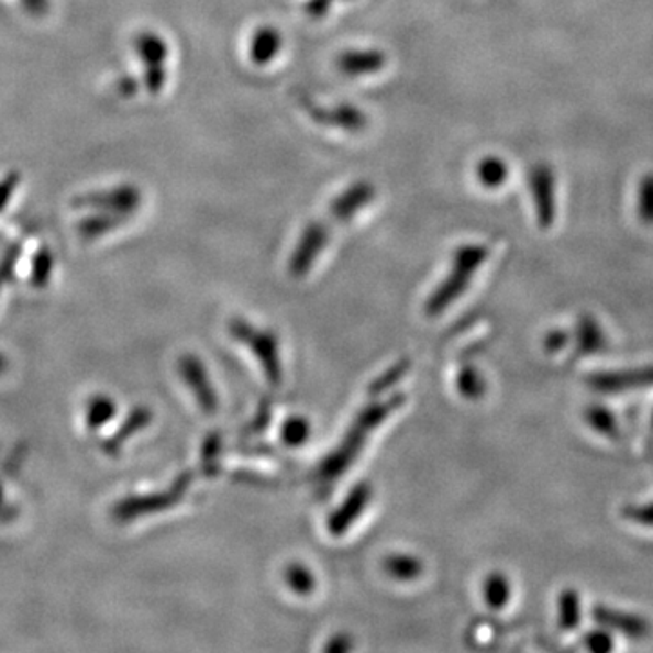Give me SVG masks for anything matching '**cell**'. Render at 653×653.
Instances as JSON below:
<instances>
[{
  "instance_id": "obj_1",
  "label": "cell",
  "mask_w": 653,
  "mask_h": 653,
  "mask_svg": "<svg viewBox=\"0 0 653 653\" xmlns=\"http://www.w3.org/2000/svg\"><path fill=\"white\" fill-rule=\"evenodd\" d=\"M374 198H376V187L368 180L354 181L342 195H337L322 220L318 218L303 229L295 251L290 254V275L295 278L306 276L329 244L332 229L351 222L363 208H367L368 203L373 202Z\"/></svg>"
},
{
  "instance_id": "obj_2",
  "label": "cell",
  "mask_w": 653,
  "mask_h": 653,
  "mask_svg": "<svg viewBox=\"0 0 653 653\" xmlns=\"http://www.w3.org/2000/svg\"><path fill=\"white\" fill-rule=\"evenodd\" d=\"M403 396H396V398L385 401V403L370 405L365 412H362L358 420L354 421L353 429L348 432L347 438L340 443L336 451L332 452L331 456L325 457L322 467H318V482H334L342 472L351 467L354 457L358 456L359 449L363 443L367 441L368 434L392 412L398 409V405L403 403Z\"/></svg>"
},
{
  "instance_id": "obj_3",
  "label": "cell",
  "mask_w": 653,
  "mask_h": 653,
  "mask_svg": "<svg viewBox=\"0 0 653 653\" xmlns=\"http://www.w3.org/2000/svg\"><path fill=\"white\" fill-rule=\"evenodd\" d=\"M488 258V247L482 244L462 245L454 254L452 269L427 300V314L438 317L468 289L476 270Z\"/></svg>"
},
{
  "instance_id": "obj_4",
  "label": "cell",
  "mask_w": 653,
  "mask_h": 653,
  "mask_svg": "<svg viewBox=\"0 0 653 653\" xmlns=\"http://www.w3.org/2000/svg\"><path fill=\"white\" fill-rule=\"evenodd\" d=\"M189 483H191V474L187 472L184 476L178 477L177 483L166 492L131 496V498L122 499L111 508V516L119 523H128V521L142 518V516H151V513L167 510V508L180 501L186 488L189 487Z\"/></svg>"
},
{
  "instance_id": "obj_5",
  "label": "cell",
  "mask_w": 653,
  "mask_h": 653,
  "mask_svg": "<svg viewBox=\"0 0 653 653\" xmlns=\"http://www.w3.org/2000/svg\"><path fill=\"white\" fill-rule=\"evenodd\" d=\"M231 332L239 342L250 345L254 356L259 359L264 367L265 376L273 387L281 384L280 351H278V337L269 331H258L250 323L242 320H234L231 323Z\"/></svg>"
},
{
  "instance_id": "obj_6",
  "label": "cell",
  "mask_w": 653,
  "mask_h": 653,
  "mask_svg": "<svg viewBox=\"0 0 653 653\" xmlns=\"http://www.w3.org/2000/svg\"><path fill=\"white\" fill-rule=\"evenodd\" d=\"M135 52L144 64V86L147 93H162L167 82L166 63L169 57L166 38L155 32H142L135 38Z\"/></svg>"
},
{
  "instance_id": "obj_7",
  "label": "cell",
  "mask_w": 653,
  "mask_h": 653,
  "mask_svg": "<svg viewBox=\"0 0 653 653\" xmlns=\"http://www.w3.org/2000/svg\"><path fill=\"white\" fill-rule=\"evenodd\" d=\"M77 209H91V211H106V213L124 214L131 218L141 209L142 191L133 184H120L109 187L106 191H93L80 195L73 200Z\"/></svg>"
},
{
  "instance_id": "obj_8",
  "label": "cell",
  "mask_w": 653,
  "mask_h": 653,
  "mask_svg": "<svg viewBox=\"0 0 653 653\" xmlns=\"http://www.w3.org/2000/svg\"><path fill=\"white\" fill-rule=\"evenodd\" d=\"M529 187L540 228H552L555 222V214H557L554 169L549 164H535L529 173Z\"/></svg>"
},
{
  "instance_id": "obj_9",
  "label": "cell",
  "mask_w": 653,
  "mask_h": 653,
  "mask_svg": "<svg viewBox=\"0 0 653 653\" xmlns=\"http://www.w3.org/2000/svg\"><path fill=\"white\" fill-rule=\"evenodd\" d=\"M586 381L594 390H599L605 395H619L624 390L653 387V367L624 368V370L590 374Z\"/></svg>"
},
{
  "instance_id": "obj_10",
  "label": "cell",
  "mask_w": 653,
  "mask_h": 653,
  "mask_svg": "<svg viewBox=\"0 0 653 653\" xmlns=\"http://www.w3.org/2000/svg\"><path fill=\"white\" fill-rule=\"evenodd\" d=\"M178 370L187 387L192 390L200 409L208 414H214L218 409V399L203 363L197 356H181Z\"/></svg>"
},
{
  "instance_id": "obj_11",
  "label": "cell",
  "mask_w": 653,
  "mask_h": 653,
  "mask_svg": "<svg viewBox=\"0 0 653 653\" xmlns=\"http://www.w3.org/2000/svg\"><path fill=\"white\" fill-rule=\"evenodd\" d=\"M373 498V488L368 483H359L353 488V492L348 494V498L340 505L336 512L331 513L329 518V532L332 535H342L347 532V529L353 527L354 521L362 516L363 510L367 507L368 501Z\"/></svg>"
},
{
  "instance_id": "obj_12",
  "label": "cell",
  "mask_w": 653,
  "mask_h": 653,
  "mask_svg": "<svg viewBox=\"0 0 653 653\" xmlns=\"http://www.w3.org/2000/svg\"><path fill=\"white\" fill-rule=\"evenodd\" d=\"M307 111L312 120L329 128H340L345 131H362L367 128V114L362 109L353 104H337L332 108H322V106H307Z\"/></svg>"
},
{
  "instance_id": "obj_13",
  "label": "cell",
  "mask_w": 653,
  "mask_h": 653,
  "mask_svg": "<svg viewBox=\"0 0 653 653\" xmlns=\"http://www.w3.org/2000/svg\"><path fill=\"white\" fill-rule=\"evenodd\" d=\"M591 619L602 628H610L616 632L632 639H643L650 633V622L641 616L619 612L616 608L597 607L591 608Z\"/></svg>"
},
{
  "instance_id": "obj_14",
  "label": "cell",
  "mask_w": 653,
  "mask_h": 653,
  "mask_svg": "<svg viewBox=\"0 0 653 653\" xmlns=\"http://www.w3.org/2000/svg\"><path fill=\"white\" fill-rule=\"evenodd\" d=\"M387 66V55L381 49H351L337 55L336 68L345 77L376 75Z\"/></svg>"
},
{
  "instance_id": "obj_15",
  "label": "cell",
  "mask_w": 653,
  "mask_h": 653,
  "mask_svg": "<svg viewBox=\"0 0 653 653\" xmlns=\"http://www.w3.org/2000/svg\"><path fill=\"white\" fill-rule=\"evenodd\" d=\"M151 420H153V412L147 407H136V409L131 410L124 423L120 425L119 431L104 441L106 454L117 456L125 441L130 440L131 435H135L136 432L144 431L145 427L150 425Z\"/></svg>"
},
{
  "instance_id": "obj_16",
  "label": "cell",
  "mask_w": 653,
  "mask_h": 653,
  "mask_svg": "<svg viewBox=\"0 0 653 653\" xmlns=\"http://www.w3.org/2000/svg\"><path fill=\"white\" fill-rule=\"evenodd\" d=\"M281 35L273 26H262L251 38L250 55L256 66H267L281 52Z\"/></svg>"
},
{
  "instance_id": "obj_17",
  "label": "cell",
  "mask_w": 653,
  "mask_h": 653,
  "mask_svg": "<svg viewBox=\"0 0 653 653\" xmlns=\"http://www.w3.org/2000/svg\"><path fill=\"white\" fill-rule=\"evenodd\" d=\"M130 218L124 214L106 213V211H93V214L82 218L78 222V234L84 240H97L104 234L111 233L114 229L124 225Z\"/></svg>"
},
{
  "instance_id": "obj_18",
  "label": "cell",
  "mask_w": 653,
  "mask_h": 653,
  "mask_svg": "<svg viewBox=\"0 0 653 653\" xmlns=\"http://www.w3.org/2000/svg\"><path fill=\"white\" fill-rule=\"evenodd\" d=\"M607 347V337L599 323L591 317H580L576 326V348L580 356L601 353Z\"/></svg>"
},
{
  "instance_id": "obj_19",
  "label": "cell",
  "mask_w": 653,
  "mask_h": 653,
  "mask_svg": "<svg viewBox=\"0 0 653 653\" xmlns=\"http://www.w3.org/2000/svg\"><path fill=\"white\" fill-rule=\"evenodd\" d=\"M508 173H510V169H508L507 162L499 158V156H485L476 166L477 180L487 189L503 186L505 181L510 177Z\"/></svg>"
},
{
  "instance_id": "obj_20",
  "label": "cell",
  "mask_w": 653,
  "mask_h": 653,
  "mask_svg": "<svg viewBox=\"0 0 653 653\" xmlns=\"http://www.w3.org/2000/svg\"><path fill=\"white\" fill-rule=\"evenodd\" d=\"M483 596H485V602H487L488 607L492 608V610H501V608L507 607L510 596H512L510 580L503 574L494 572L485 579Z\"/></svg>"
},
{
  "instance_id": "obj_21",
  "label": "cell",
  "mask_w": 653,
  "mask_h": 653,
  "mask_svg": "<svg viewBox=\"0 0 653 653\" xmlns=\"http://www.w3.org/2000/svg\"><path fill=\"white\" fill-rule=\"evenodd\" d=\"M117 403L109 396H93L89 399L88 407H86V425L91 431H99L102 427L108 425L109 421L117 416Z\"/></svg>"
},
{
  "instance_id": "obj_22",
  "label": "cell",
  "mask_w": 653,
  "mask_h": 653,
  "mask_svg": "<svg viewBox=\"0 0 653 653\" xmlns=\"http://www.w3.org/2000/svg\"><path fill=\"white\" fill-rule=\"evenodd\" d=\"M585 420L590 429L610 438V440H617L619 438V425H617L616 416L612 410H608L602 405H591L585 412Z\"/></svg>"
},
{
  "instance_id": "obj_23",
  "label": "cell",
  "mask_w": 653,
  "mask_h": 653,
  "mask_svg": "<svg viewBox=\"0 0 653 653\" xmlns=\"http://www.w3.org/2000/svg\"><path fill=\"white\" fill-rule=\"evenodd\" d=\"M580 622V599L576 590L561 591L560 596V628L565 632H574Z\"/></svg>"
},
{
  "instance_id": "obj_24",
  "label": "cell",
  "mask_w": 653,
  "mask_h": 653,
  "mask_svg": "<svg viewBox=\"0 0 653 653\" xmlns=\"http://www.w3.org/2000/svg\"><path fill=\"white\" fill-rule=\"evenodd\" d=\"M384 568L390 577L398 580H412L423 572L420 561L412 555H390L384 563Z\"/></svg>"
},
{
  "instance_id": "obj_25",
  "label": "cell",
  "mask_w": 653,
  "mask_h": 653,
  "mask_svg": "<svg viewBox=\"0 0 653 653\" xmlns=\"http://www.w3.org/2000/svg\"><path fill=\"white\" fill-rule=\"evenodd\" d=\"M311 423L303 416H292L281 427V441L287 446H301L309 441Z\"/></svg>"
},
{
  "instance_id": "obj_26",
  "label": "cell",
  "mask_w": 653,
  "mask_h": 653,
  "mask_svg": "<svg viewBox=\"0 0 653 653\" xmlns=\"http://www.w3.org/2000/svg\"><path fill=\"white\" fill-rule=\"evenodd\" d=\"M457 389L463 398L479 399L485 395L487 384L483 379L482 373H477L474 367H465L457 374Z\"/></svg>"
},
{
  "instance_id": "obj_27",
  "label": "cell",
  "mask_w": 653,
  "mask_h": 653,
  "mask_svg": "<svg viewBox=\"0 0 653 653\" xmlns=\"http://www.w3.org/2000/svg\"><path fill=\"white\" fill-rule=\"evenodd\" d=\"M286 580L290 590L300 594V596L311 594L314 586H317V579L312 576V572L307 566L300 565V563L287 566Z\"/></svg>"
},
{
  "instance_id": "obj_28",
  "label": "cell",
  "mask_w": 653,
  "mask_h": 653,
  "mask_svg": "<svg viewBox=\"0 0 653 653\" xmlns=\"http://www.w3.org/2000/svg\"><path fill=\"white\" fill-rule=\"evenodd\" d=\"M638 214L644 225H653V173L644 175L639 181Z\"/></svg>"
},
{
  "instance_id": "obj_29",
  "label": "cell",
  "mask_w": 653,
  "mask_h": 653,
  "mask_svg": "<svg viewBox=\"0 0 653 653\" xmlns=\"http://www.w3.org/2000/svg\"><path fill=\"white\" fill-rule=\"evenodd\" d=\"M53 273V254L47 247H42L38 253L33 256L32 273H30V281L33 287L47 286V281L52 278Z\"/></svg>"
},
{
  "instance_id": "obj_30",
  "label": "cell",
  "mask_w": 653,
  "mask_h": 653,
  "mask_svg": "<svg viewBox=\"0 0 653 653\" xmlns=\"http://www.w3.org/2000/svg\"><path fill=\"white\" fill-rule=\"evenodd\" d=\"M583 643H585L586 649L596 653H607L613 649L612 635L605 632V630H591V632L586 633Z\"/></svg>"
},
{
  "instance_id": "obj_31",
  "label": "cell",
  "mask_w": 653,
  "mask_h": 653,
  "mask_svg": "<svg viewBox=\"0 0 653 653\" xmlns=\"http://www.w3.org/2000/svg\"><path fill=\"white\" fill-rule=\"evenodd\" d=\"M22 247L19 244L11 245L10 250L5 251L4 256L0 259V281L8 284L13 278L16 264L21 258Z\"/></svg>"
},
{
  "instance_id": "obj_32",
  "label": "cell",
  "mask_w": 653,
  "mask_h": 653,
  "mask_svg": "<svg viewBox=\"0 0 653 653\" xmlns=\"http://www.w3.org/2000/svg\"><path fill=\"white\" fill-rule=\"evenodd\" d=\"M622 516L633 521V523L643 524V527H653V503L628 505L622 510Z\"/></svg>"
},
{
  "instance_id": "obj_33",
  "label": "cell",
  "mask_w": 653,
  "mask_h": 653,
  "mask_svg": "<svg viewBox=\"0 0 653 653\" xmlns=\"http://www.w3.org/2000/svg\"><path fill=\"white\" fill-rule=\"evenodd\" d=\"M572 334L563 329H555V331L549 332L544 337V351L549 354L561 353L563 348L571 343Z\"/></svg>"
},
{
  "instance_id": "obj_34",
  "label": "cell",
  "mask_w": 653,
  "mask_h": 653,
  "mask_svg": "<svg viewBox=\"0 0 653 653\" xmlns=\"http://www.w3.org/2000/svg\"><path fill=\"white\" fill-rule=\"evenodd\" d=\"M407 367H409V363L401 362L395 368H390L389 373L378 378V381L370 387V392L376 395V392H384L385 389H389L390 385H395L398 381L399 376L407 370Z\"/></svg>"
},
{
  "instance_id": "obj_35",
  "label": "cell",
  "mask_w": 653,
  "mask_h": 653,
  "mask_svg": "<svg viewBox=\"0 0 653 653\" xmlns=\"http://www.w3.org/2000/svg\"><path fill=\"white\" fill-rule=\"evenodd\" d=\"M19 184H21V175L19 173H10L4 180L0 181V211H4L11 197L15 195Z\"/></svg>"
},
{
  "instance_id": "obj_36",
  "label": "cell",
  "mask_w": 653,
  "mask_h": 653,
  "mask_svg": "<svg viewBox=\"0 0 653 653\" xmlns=\"http://www.w3.org/2000/svg\"><path fill=\"white\" fill-rule=\"evenodd\" d=\"M220 449H222V440H220V435L211 434L208 438V441L203 443V452L202 457L206 460V467H217V456L220 454Z\"/></svg>"
},
{
  "instance_id": "obj_37",
  "label": "cell",
  "mask_w": 653,
  "mask_h": 653,
  "mask_svg": "<svg viewBox=\"0 0 653 653\" xmlns=\"http://www.w3.org/2000/svg\"><path fill=\"white\" fill-rule=\"evenodd\" d=\"M117 91H119L122 97H125V99H130V97H133V95H136V91H139V80L130 77V75H128V77H122L119 82H117Z\"/></svg>"
},
{
  "instance_id": "obj_38",
  "label": "cell",
  "mask_w": 653,
  "mask_h": 653,
  "mask_svg": "<svg viewBox=\"0 0 653 653\" xmlns=\"http://www.w3.org/2000/svg\"><path fill=\"white\" fill-rule=\"evenodd\" d=\"M334 0H309L307 2V13L312 16H323L326 11L331 10Z\"/></svg>"
},
{
  "instance_id": "obj_39",
  "label": "cell",
  "mask_w": 653,
  "mask_h": 653,
  "mask_svg": "<svg viewBox=\"0 0 653 653\" xmlns=\"http://www.w3.org/2000/svg\"><path fill=\"white\" fill-rule=\"evenodd\" d=\"M21 2L30 13L36 16L44 15L49 8V0H21Z\"/></svg>"
},
{
  "instance_id": "obj_40",
  "label": "cell",
  "mask_w": 653,
  "mask_h": 653,
  "mask_svg": "<svg viewBox=\"0 0 653 653\" xmlns=\"http://www.w3.org/2000/svg\"><path fill=\"white\" fill-rule=\"evenodd\" d=\"M348 649H353V643H351V638H345V635H337L325 646L329 652H345Z\"/></svg>"
},
{
  "instance_id": "obj_41",
  "label": "cell",
  "mask_w": 653,
  "mask_h": 653,
  "mask_svg": "<svg viewBox=\"0 0 653 653\" xmlns=\"http://www.w3.org/2000/svg\"><path fill=\"white\" fill-rule=\"evenodd\" d=\"M8 367H10V362H8L4 354H0V374H4Z\"/></svg>"
},
{
  "instance_id": "obj_42",
  "label": "cell",
  "mask_w": 653,
  "mask_h": 653,
  "mask_svg": "<svg viewBox=\"0 0 653 653\" xmlns=\"http://www.w3.org/2000/svg\"><path fill=\"white\" fill-rule=\"evenodd\" d=\"M2 505H4V487L0 483V510H2Z\"/></svg>"
},
{
  "instance_id": "obj_43",
  "label": "cell",
  "mask_w": 653,
  "mask_h": 653,
  "mask_svg": "<svg viewBox=\"0 0 653 653\" xmlns=\"http://www.w3.org/2000/svg\"><path fill=\"white\" fill-rule=\"evenodd\" d=\"M2 286H4V284H2V281H0V289H2Z\"/></svg>"
},
{
  "instance_id": "obj_44",
  "label": "cell",
  "mask_w": 653,
  "mask_h": 653,
  "mask_svg": "<svg viewBox=\"0 0 653 653\" xmlns=\"http://www.w3.org/2000/svg\"><path fill=\"white\" fill-rule=\"evenodd\" d=\"M652 427H653V418H652Z\"/></svg>"
}]
</instances>
